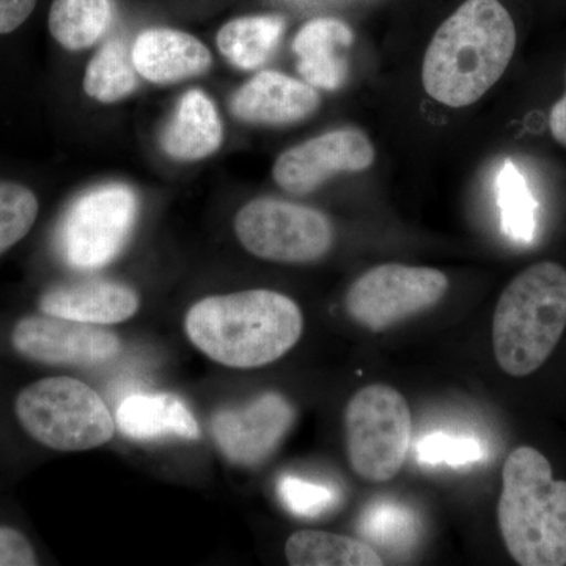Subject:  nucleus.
I'll use <instances>...</instances> for the list:
<instances>
[{
  "mask_svg": "<svg viewBox=\"0 0 566 566\" xmlns=\"http://www.w3.org/2000/svg\"><path fill=\"white\" fill-rule=\"evenodd\" d=\"M516 50V25L499 0H465L424 52L422 82L434 102L460 109L504 76Z\"/></svg>",
  "mask_w": 566,
  "mask_h": 566,
  "instance_id": "nucleus-1",
  "label": "nucleus"
},
{
  "mask_svg": "<svg viewBox=\"0 0 566 566\" xmlns=\"http://www.w3.org/2000/svg\"><path fill=\"white\" fill-rule=\"evenodd\" d=\"M139 305V294L132 286L111 281L52 286L40 300L43 314L96 326L126 322L137 314Z\"/></svg>",
  "mask_w": 566,
  "mask_h": 566,
  "instance_id": "nucleus-16",
  "label": "nucleus"
},
{
  "mask_svg": "<svg viewBox=\"0 0 566 566\" xmlns=\"http://www.w3.org/2000/svg\"><path fill=\"white\" fill-rule=\"evenodd\" d=\"M11 344L33 363L92 367L115 359L122 342L96 324L74 322L59 316H25L14 326Z\"/></svg>",
  "mask_w": 566,
  "mask_h": 566,
  "instance_id": "nucleus-11",
  "label": "nucleus"
},
{
  "mask_svg": "<svg viewBox=\"0 0 566 566\" xmlns=\"http://www.w3.org/2000/svg\"><path fill=\"white\" fill-rule=\"evenodd\" d=\"M14 412L36 442L59 452H84L114 438L115 422L103 398L70 376L32 382L18 395Z\"/></svg>",
  "mask_w": 566,
  "mask_h": 566,
  "instance_id": "nucleus-5",
  "label": "nucleus"
},
{
  "mask_svg": "<svg viewBox=\"0 0 566 566\" xmlns=\"http://www.w3.org/2000/svg\"><path fill=\"white\" fill-rule=\"evenodd\" d=\"M285 556L292 566H381V556L353 536L301 531L290 536Z\"/></svg>",
  "mask_w": 566,
  "mask_h": 566,
  "instance_id": "nucleus-20",
  "label": "nucleus"
},
{
  "mask_svg": "<svg viewBox=\"0 0 566 566\" xmlns=\"http://www.w3.org/2000/svg\"><path fill=\"white\" fill-rule=\"evenodd\" d=\"M136 88L137 71L132 50L120 39L107 41L85 70V93L95 102L114 104L132 95Z\"/></svg>",
  "mask_w": 566,
  "mask_h": 566,
  "instance_id": "nucleus-22",
  "label": "nucleus"
},
{
  "mask_svg": "<svg viewBox=\"0 0 566 566\" xmlns=\"http://www.w3.org/2000/svg\"><path fill=\"white\" fill-rule=\"evenodd\" d=\"M279 497L283 505L301 517L326 515L340 502V493L326 483L308 482L301 476L282 475L277 483Z\"/></svg>",
  "mask_w": 566,
  "mask_h": 566,
  "instance_id": "nucleus-26",
  "label": "nucleus"
},
{
  "mask_svg": "<svg viewBox=\"0 0 566 566\" xmlns=\"http://www.w3.org/2000/svg\"><path fill=\"white\" fill-rule=\"evenodd\" d=\"M549 129L554 140L566 148V91L565 95L551 109Z\"/></svg>",
  "mask_w": 566,
  "mask_h": 566,
  "instance_id": "nucleus-30",
  "label": "nucleus"
},
{
  "mask_svg": "<svg viewBox=\"0 0 566 566\" xmlns=\"http://www.w3.org/2000/svg\"><path fill=\"white\" fill-rule=\"evenodd\" d=\"M417 455L422 463L460 465L475 463L482 458V446L472 438H453L447 434H431L417 446Z\"/></svg>",
  "mask_w": 566,
  "mask_h": 566,
  "instance_id": "nucleus-27",
  "label": "nucleus"
},
{
  "mask_svg": "<svg viewBox=\"0 0 566 566\" xmlns=\"http://www.w3.org/2000/svg\"><path fill=\"white\" fill-rule=\"evenodd\" d=\"M322 96L305 81L279 71H262L234 92L230 111L249 125L285 126L319 109Z\"/></svg>",
  "mask_w": 566,
  "mask_h": 566,
  "instance_id": "nucleus-13",
  "label": "nucleus"
},
{
  "mask_svg": "<svg viewBox=\"0 0 566 566\" xmlns=\"http://www.w3.org/2000/svg\"><path fill=\"white\" fill-rule=\"evenodd\" d=\"M499 528L523 566L566 565V482L534 447H517L502 469Z\"/></svg>",
  "mask_w": 566,
  "mask_h": 566,
  "instance_id": "nucleus-3",
  "label": "nucleus"
},
{
  "mask_svg": "<svg viewBox=\"0 0 566 566\" xmlns=\"http://www.w3.org/2000/svg\"><path fill=\"white\" fill-rule=\"evenodd\" d=\"M35 6L36 0H0V35L17 31Z\"/></svg>",
  "mask_w": 566,
  "mask_h": 566,
  "instance_id": "nucleus-29",
  "label": "nucleus"
},
{
  "mask_svg": "<svg viewBox=\"0 0 566 566\" xmlns=\"http://www.w3.org/2000/svg\"><path fill=\"white\" fill-rule=\"evenodd\" d=\"M35 551L21 532L11 527H0V566H33Z\"/></svg>",
  "mask_w": 566,
  "mask_h": 566,
  "instance_id": "nucleus-28",
  "label": "nucleus"
},
{
  "mask_svg": "<svg viewBox=\"0 0 566 566\" xmlns=\"http://www.w3.org/2000/svg\"><path fill=\"white\" fill-rule=\"evenodd\" d=\"M293 422V405L281 394L266 392L238 408L216 412L211 431L230 463L255 468L279 449Z\"/></svg>",
  "mask_w": 566,
  "mask_h": 566,
  "instance_id": "nucleus-12",
  "label": "nucleus"
},
{
  "mask_svg": "<svg viewBox=\"0 0 566 566\" xmlns=\"http://www.w3.org/2000/svg\"><path fill=\"white\" fill-rule=\"evenodd\" d=\"M111 21V0H54L50 11L51 35L69 51L93 46Z\"/></svg>",
  "mask_w": 566,
  "mask_h": 566,
  "instance_id": "nucleus-21",
  "label": "nucleus"
},
{
  "mask_svg": "<svg viewBox=\"0 0 566 566\" xmlns=\"http://www.w3.org/2000/svg\"><path fill=\"white\" fill-rule=\"evenodd\" d=\"M36 216L39 200L31 189L0 181V255L31 232Z\"/></svg>",
  "mask_w": 566,
  "mask_h": 566,
  "instance_id": "nucleus-25",
  "label": "nucleus"
},
{
  "mask_svg": "<svg viewBox=\"0 0 566 566\" xmlns=\"http://www.w3.org/2000/svg\"><path fill=\"white\" fill-rule=\"evenodd\" d=\"M132 57L137 74L158 85L202 76L212 63L211 52L202 41L175 29L142 32L134 41Z\"/></svg>",
  "mask_w": 566,
  "mask_h": 566,
  "instance_id": "nucleus-15",
  "label": "nucleus"
},
{
  "mask_svg": "<svg viewBox=\"0 0 566 566\" xmlns=\"http://www.w3.org/2000/svg\"><path fill=\"white\" fill-rule=\"evenodd\" d=\"M285 31L277 14L243 17L227 22L218 33V48L230 65L243 71L260 69L273 57Z\"/></svg>",
  "mask_w": 566,
  "mask_h": 566,
  "instance_id": "nucleus-19",
  "label": "nucleus"
},
{
  "mask_svg": "<svg viewBox=\"0 0 566 566\" xmlns=\"http://www.w3.org/2000/svg\"><path fill=\"white\" fill-rule=\"evenodd\" d=\"M449 277L433 268L387 263L371 268L349 286L345 307L354 322L382 333L441 303Z\"/></svg>",
  "mask_w": 566,
  "mask_h": 566,
  "instance_id": "nucleus-9",
  "label": "nucleus"
},
{
  "mask_svg": "<svg viewBox=\"0 0 566 566\" xmlns=\"http://www.w3.org/2000/svg\"><path fill=\"white\" fill-rule=\"evenodd\" d=\"M222 142L221 117L210 96L202 91L185 93L163 133L166 155L177 161H200L218 151Z\"/></svg>",
  "mask_w": 566,
  "mask_h": 566,
  "instance_id": "nucleus-17",
  "label": "nucleus"
},
{
  "mask_svg": "<svg viewBox=\"0 0 566 566\" xmlns=\"http://www.w3.org/2000/svg\"><path fill=\"white\" fill-rule=\"evenodd\" d=\"M353 43L352 28L337 18L305 22L292 44L297 73L316 91H338L348 80Z\"/></svg>",
  "mask_w": 566,
  "mask_h": 566,
  "instance_id": "nucleus-14",
  "label": "nucleus"
},
{
  "mask_svg": "<svg viewBox=\"0 0 566 566\" xmlns=\"http://www.w3.org/2000/svg\"><path fill=\"white\" fill-rule=\"evenodd\" d=\"M118 430L136 441L172 438L199 439L191 409L172 394H134L117 409Z\"/></svg>",
  "mask_w": 566,
  "mask_h": 566,
  "instance_id": "nucleus-18",
  "label": "nucleus"
},
{
  "mask_svg": "<svg viewBox=\"0 0 566 566\" xmlns=\"http://www.w3.org/2000/svg\"><path fill=\"white\" fill-rule=\"evenodd\" d=\"M185 329L205 356L245 370L285 356L300 342L304 318L292 297L273 290H248L193 304Z\"/></svg>",
  "mask_w": 566,
  "mask_h": 566,
  "instance_id": "nucleus-2",
  "label": "nucleus"
},
{
  "mask_svg": "<svg viewBox=\"0 0 566 566\" xmlns=\"http://www.w3.org/2000/svg\"><path fill=\"white\" fill-rule=\"evenodd\" d=\"M375 147L357 128L334 129L283 151L273 178L283 191L304 196L338 174H360L374 166Z\"/></svg>",
  "mask_w": 566,
  "mask_h": 566,
  "instance_id": "nucleus-10",
  "label": "nucleus"
},
{
  "mask_svg": "<svg viewBox=\"0 0 566 566\" xmlns=\"http://www.w3.org/2000/svg\"><path fill=\"white\" fill-rule=\"evenodd\" d=\"M359 531L378 545L403 549L416 542L417 520L415 512L403 505L379 502L365 510Z\"/></svg>",
  "mask_w": 566,
  "mask_h": 566,
  "instance_id": "nucleus-24",
  "label": "nucleus"
},
{
  "mask_svg": "<svg viewBox=\"0 0 566 566\" xmlns=\"http://www.w3.org/2000/svg\"><path fill=\"white\" fill-rule=\"evenodd\" d=\"M412 436L408 401L387 385L357 390L345 409L346 453L356 475L371 483L392 480L403 468Z\"/></svg>",
  "mask_w": 566,
  "mask_h": 566,
  "instance_id": "nucleus-6",
  "label": "nucleus"
},
{
  "mask_svg": "<svg viewBox=\"0 0 566 566\" xmlns=\"http://www.w3.org/2000/svg\"><path fill=\"white\" fill-rule=\"evenodd\" d=\"M234 232L245 251L275 263H312L334 243V229L322 211L281 199H255L234 218Z\"/></svg>",
  "mask_w": 566,
  "mask_h": 566,
  "instance_id": "nucleus-7",
  "label": "nucleus"
},
{
  "mask_svg": "<svg viewBox=\"0 0 566 566\" xmlns=\"http://www.w3.org/2000/svg\"><path fill=\"white\" fill-rule=\"evenodd\" d=\"M566 329V270L554 262L532 264L502 292L493 316V349L504 374H535Z\"/></svg>",
  "mask_w": 566,
  "mask_h": 566,
  "instance_id": "nucleus-4",
  "label": "nucleus"
},
{
  "mask_svg": "<svg viewBox=\"0 0 566 566\" xmlns=\"http://www.w3.org/2000/svg\"><path fill=\"white\" fill-rule=\"evenodd\" d=\"M497 203L501 208L502 230L517 243L534 241L536 230V200L528 189L526 178L506 159L495 181Z\"/></svg>",
  "mask_w": 566,
  "mask_h": 566,
  "instance_id": "nucleus-23",
  "label": "nucleus"
},
{
  "mask_svg": "<svg viewBox=\"0 0 566 566\" xmlns=\"http://www.w3.org/2000/svg\"><path fill=\"white\" fill-rule=\"evenodd\" d=\"M139 214V200L122 182L96 186L71 205L59 230L63 260L81 271L109 264L125 248Z\"/></svg>",
  "mask_w": 566,
  "mask_h": 566,
  "instance_id": "nucleus-8",
  "label": "nucleus"
}]
</instances>
